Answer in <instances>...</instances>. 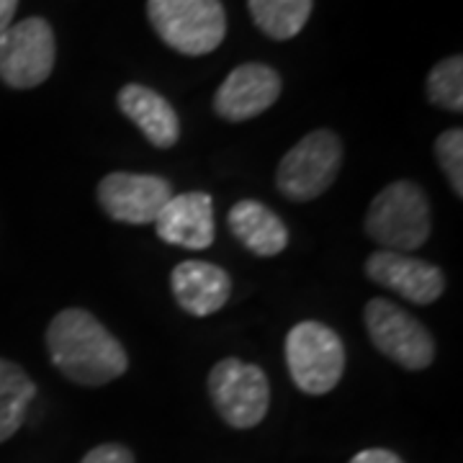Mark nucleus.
<instances>
[{
	"label": "nucleus",
	"mask_w": 463,
	"mask_h": 463,
	"mask_svg": "<svg viewBox=\"0 0 463 463\" xmlns=\"http://www.w3.org/2000/svg\"><path fill=\"white\" fill-rule=\"evenodd\" d=\"M54 368L80 386H103L127 373L129 355L88 309H62L47 327Z\"/></svg>",
	"instance_id": "obj_1"
},
{
	"label": "nucleus",
	"mask_w": 463,
	"mask_h": 463,
	"mask_svg": "<svg viewBox=\"0 0 463 463\" xmlns=\"http://www.w3.org/2000/svg\"><path fill=\"white\" fill-rule=\"evenodd\" d=\"M432 206L412 181L389 183L365 212V234L392 252H412L430 240Z\"/></svg>",
	"instance_id": "obj_2"
},
{
	"label": "nucleus",
	"mask_w": 463,
	"mask_h": 463,
	"mask_svg": "<svg viewBox=\"0 0 463 463\" xmlns=\"http://www.w3.org/2000/svg\"><path fill=\"white\" fill-rule=\"evenodd\" d=\"M147 16L155 33L185 57L212 54L227 36L222 0H147Z\"/></svg>",
	"instance_id": "obj_3"
},
{
	"label": "nucleus",
	"mask_w": 463,
	"mask_h": 463,
	"mask_svg": "<svg viewBox=\"0 0 463 463\" xmlns=\"http://www.w3.org/2000/svg\"><path fill=\"white\" fill-rule=\"evenodd\" d=\"M286 365L298 392L322 397L345 373V345L332 327L307 319L286 335Z\"/></svg>",
	"instance_id": "obj_4"
},
{
	"label": "nucleus",
	"mask_w": 463,
	"mask_h": 463,
	"mask_svg": "<svg viewBox=\"0 0 463 463\" xmlns=\"http://www.w3.org/2000/svg\"><path fill=\"white\" fill-rule=\"evenodd\" d=\"M343 167V142L330 129H315L283 155L276 185L283 199L315 201L330 188Z\"/></svg>",
	"instance_id": "obj_5"
},
{
	"label": "nucleus",
	"mask_w": 463,
	"mask_h": 463,
	"mask_svg": "<svg viewBox=\"0 0 463 463\" xmlns=\"http://www.w3.org/2000/svg\"><path fill=\"white\" fill-rule=\"evenodd\" d=\"M209 397L219 417L237 430L260 425L270 407V383L260 365L224 358L209 373Z\"/></svg>",
	"instance_id": "obj_6"
},
{
	"label": "nucleus",
	"mask_w": 463,
	"mask_h": 463,
	"mask_svg": "<svg viewBox=\"0 0 463 463\" xmlns=\"http://www.w3.org/2000/svg\"><path fill=\"white\" fill-rule=\"evenodd\" d=\"M57 62V39L50 21L32 16L14 21L0 36V80L16 90L42 85Z\"/></svg>",
	"instance_id": "obj_7"
},
{
	"label": "nucleus",
	"mask_w": 463,
	"mask_h": 463,
	"mask_svg": "<svg viewBox=\"0 0 463 463\" xmlns=\"http://www.w3.org/2000/svg\"><path fill=\"white\" fill-rule=\"evenodd\" d=\"M364 319L376 350L402 368L422 371L435 361V340L428 327L389 298H371Z\"/></svg>",
	"instance_id": "obj_8"
},
{
	"label": "nucleus",
	"mask_w": 463,
	"mask_h": 463,
	"mask_svg": "<svg viewBox=\"0 0 463 463\" xmlns=\"http://www.w3.org/2000/svg\"><path fill=\"white\" fill-rule=\"evenodd\" d=\"M170 199L173 185L149 173H111L99 183L100 209L121 224H155Z\"/></svg>",
	"instance_id": "obj_9"
},
{
	"label": "nucleus",
	"mask_w": 463,
	"mask_h": 463,
	"mask_svg": "<svg viewBox=\"0 0 463 463\" xmlns=\"http://www.w3.org/2000/svg\"><path fill=\"white\" fill-rule=\"evenodd\" d=\"M283 80L270 65L245 62L234 67L214 96V111L219 118L240 124L265 114L281 99Z\"/></svg>",
	"instance_id": "obj_10"
},
{
	"label": "nucleus",
	"mask_w": 463,
	"mask_h": 463,
	"mask_svg": "<svg viewBox=\"0 0 463 463\" xmlns=\"http://www.w3.org/2000/svg\"><path fill=\"white\" fill-rule=\"evenodd\" d=\"M365 273L371 281L420 307L438 301L446 291V276L438 265L425 263L404 252H392V250L373 252L365 260Z\"/></svg>",
	"instance_id": "obj_11"
},
{
	"label": "nucleus",
	"mask_w": 463,
	"mask_h": 463,
	"mask_svg": "<svg viewBox=\"0 0 463 463\" xmlns=\"http://www.w3.org/2000/svg\"><path fill=\"white\" fill-rule=\"evenodd\" d=\"M157 237L183 250H206L214 242V201L203 191L178 194L155 219Z\"/></svg>",
	"instance_id": "obj_12"
},
{
	"label": "nucleus",
	"mask_w": 463,
	"mask_h": 463,
	"mask_svg": "<svg viewBox=\"0 0 463 463\" xmlns=\"http://www.w3.org/2000/svg\"><path fill=\"white\" fill-rule=\"evenodd\" d=\"M173 297L183 312L194 317L216 315L232 294L230 273L214 263L183 260L170 273Z\"/></svg>",
	"instance_id": "obj_13"
},
{
	"label": "nucleus",
	"mask_w": 463,
	"mask_h": 463,
	"mask_svg": "<svg viewBox=\"0 0 463 463\" xmlns=\"http://www.w3.org/2000/svg\"><path fill=\"white\" fill-rule=\"evenodd\" d=\"M118 111L132 121L139 132L145 134L152 147L170 149L181 139V118L170 106L165 96L152 90L147 85H124L116 96Z\"/></svg>",
	"instance_id": "obj_14"
},
{
	"label": "nucleus",
	"mask_w": 463,
	"mask_h": 463,
	"mask_svg": "<svg viewBox=\"0 0 463 463\" xmlns=\"http://www.w3.org/2000/svg\"><path fill=\"white\" fill-rule=\"evenodd\" d=\"M227 219L232 234L258 258L281 255L288 245V227L283 224L281 216L260 201H237Z\"/></svg>",
	"instance_id": "obj_15"
},
{
	"label": "nucleus",
	"mask_w": 463,
	"mask_h": 463,
	"mask_svg": "<svg viewBox=\"0 0 463 463\" xmlns=\"http://www.w3.org/2000/svg\"><path fill=\"white\" fill-rule=\"evenodd\" d=\"M36 397V383L14 361L0 358V443L24 425L26 410Z\"/></svg>",
	"instance_id": "obj_16"
},
{
	"label": "nucleus",
	"mask_w": 463,
	"mask_h": 463,
	"mask_svg": "<svg viewBox=\"0 0 463 463\" xmlns=\"http://www.w3.org/2000/svg\"><path fill=\"white\" fill-rule=\"evenodd\" d=\"M255 26L276 42L294 39L315 11V0H248Z\"/></svg>",
	"instance_id": "obj_17"
},
{
	"label": "nucleus",
	"mask_w": 463,
	"mask_h": 463,
	"mask_svg": "<svg viewBox=\"0 0 463 463\" xmlns=\"http://www.w3.org/2000/svg\"><path fill=\"white\" fill-rule=\"evenodd\" d=\"M428 99L453 114L463 111V57L453 54L432 67L428 75Z\"/></svg>",
	"instance_id": "obj_18"
},
{
	"label": "nucleus",
	"mask_w": 463,
	"mask_h": 463,
	"mask_svg": "<svg viewBox=\"0 0 463 463\" xmlns=\"http://www.w3.org/2000/svg\"><path fill=\"white\" fill-rule=\"evenodd\" d=\"M435 155L438 163L446 173L448 183L453 194L461 199L463 196V132L461 129H448L435 139Z\"/></svg>",
	"instance_id": "obj_19"
},
{
	"label": "nucleus",
	"mask_w": 463,
	"mask_h": 463,
	"mask_svg": "<svg viewBox=\"0 0 463 463\" xmlns=\"http://www.w3.org/2000/svg\"><path fill=\"white\" fill-rule=\"evenodd\" d=\"M80 463H134V453L121 443H103L83 456Z\"/></svg>",
	"instance_id": "obj_20"
},
{
	"label": "nucleus",
	"mask_w": 463,
	"mask_h": 463,
	"mask_svg": "<svg viewBox=\"0 0 463 463\" xmlns=\"http://www.w3.org/2000/svg\"><path fill=\"white\" fill-rule=\"evenodd\" d=\"M350 463H404L399 458L397 453L386 450V448H368V450H361L355 458Z\"/></svg>",
	"instance_id": "obj_21"
},
{
	"label": "nucleus",
	"mask_w": 463,
	"mask_h": 463,
	"mask_svg": "<svg viewBox=\"0 0 463 463\" xmlns=\"http://www.w3.org/2000/svg\"><path fill=\"white\" fill-rule=\"evenodd\" d=\"M18 0H0V36L8 32V26L14 24L16 18Z\"/></svg>",
	"instance_id": "obj_22"
}]
</instances>
